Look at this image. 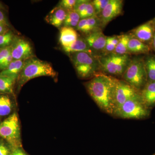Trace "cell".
Listing matches in <instances>:
<instances>
[{
  "mask_svg": "<svg viewBox=\"0 0 155 155\" xmlns=\"http://www.w3.org/2000/svg\"><path fill=\"white\" fill-rule=\"evenodd\" d=\"M81 19L78 13L74 9L67 11V16L64 23V26L75 28L77 27Z\"/></svg>",
  "mask_w": 155,
  "mask_h": 155,
  "instance_id": "cell-22",
  "label": "cell"
},
{
  "mask_svg": "<svg viewBox=\"0 0 155 155\" xmlns=\"http://www.w3.org/2000/svg\"><path fill=\"white\" fill-rule=\"evenodd\" d=\"M121 79L141 91L148 82L144 59L138 57L131 58Z\"/></svg>",
  "mask_w": 155,
  "mask_h": 155,
  "instance_id": "cell-6",
  "label": "cell"
},
{
  "mask_svg": "<svg viewBox=\"0 0 155 155\" xmlns=\"http://www.w3.org/2000/svg\"><path fill=\"white\" fill-rule=\"evenodd\" d=\"M78 38V35L75 28L64 26L60 31L59 41L63 48L69 46Z\"/></svg>",
  "mask_w": 155,
  "mask_h": 155,
  "instance_id": "cell-16",
  "label": "cell"
},
{
  "mask_svg": "<svg viewBox=\"0 0 155 155\" xmlns=\"http://www.w3.org/2000/svg\"><path fill=\"white\" fill-rule=\"evenodd\" d=\"M67 14V11L59 6L50 12L46 19L51 25L59 28L62 24H64Z\"/></svg>",
  "mask_w": 155,
  "mask_h": 155,
  "instance_id": "cell-15",
  "label": "cell"
},
{
  "mask_svg": "<svg viewBox=\"0 0 155 155\" xmlns=\"http://www.w3.org/2000/svg\"><path fill=\"white\" fill-rule=\"evenodd\" d=\"M151 111L144 104L140 95L125 102L114 111L113 116L123 119L143 120L149 118Z\"/></svg>",
  "mask_w": 155,
  "mask_h": 155,
  "instance_id": "cell-5",
  "label": "cell"
},
{
  "mask_svg": "<svg viewBox=\"0 0 155 155\" xmlns=\"http://www.w3.org/2000/svg\"><path fill=\"white\" fill-rule=\"evenodd\" d=\"M153 155H155V153H154Z\"/></svg>",
  "mask_w": 155,
  "mask_h": 155,
  "instance_id": "cell-38",
  "label": "cell"
},
{
  "mask_svg": "<svg viewBox=\"0 0 155 155\" xmlns=\"http://www.w3.org/2000/svg\"><path fill=\"white\" fill-rule=\"evenodd\" d=\"M155 31V19L150 20L134 29L130 35L151 47Z\"/></svg>",
  "mask_w": 155,
  "mask_h": 155,
  "instance_id": "cell-9",
  "label": "cell"
},
{
  "mask_svg": "<svg viewBox=\"0 0 155 155\" xmlns=\"http://www.w3.org/2000/svg\"><path fill=\"white\" fill-rule=\"evenodd\" d=\"M109 1L110 0H94L91 1L94 8L96 15L98 17L107 5Z\"/></svg>",
  "mask_w": 155,
  "mask_h": 155,
  "instance_id": "cell-26",
  "label": "cell"
},
{
  "mask_svg": "<svg viewBox=\"0 0 155 155\" xmlns=\"http://www.w3.org/2000/svg\"><path fill=\"white\" fill-rule=\"evenodd\" d=\"M98 58L102 72L121 79L131 59L130 54L119 55L114 53L103 54Z\"/></svg>",
  "mask_w": 155,
  "mask_h": 155,
  "instance_id": "cell-4",
  "label": "cell"
},
{
  "mask_svg": "<svg viewBox=\"0 0 155 155\" xmlns=\"http://www.w3.org/2000/svg\"><path fill=\"white\" fill-rule=\"evenodd\" d=\"M11 46V54L14 60L26 61L32 58L33 50L27 41L21 38H15Z\"/></svg>",
  "mask_w": 155,
  "mask_h": 155,
  "instance_id": "cell-10",
  "label": "cell"
},
{
  "mask_svg": "<svg viewBox=\"0 0 155 155\" xmlns=\"http://www.w3.org/2000/svg\"><path fill=\"white\" fill-rule=\"evenodd\" d=\"M151 47L155 51V31L153 38L152 42Z\"/></svg>",
  "mask_w": 155,
  "mask_h": 155,
  "instance_id": "cell-35",
  "label": "cell"
},
{
  "mask_svg": "<svg viewBox=\"0 0 155 155\" xmlns=\"http://www.w3.org/2000/svg\"><path fill=\"white\" fill-rule=\"evenodd\" d=\"M76 2V0H63L61 1L59 6L66 11H69L74 9Z\"/></svg>",
  "mask_w": 155,
  "mask_h": 155,
  "instance_id": "cell-28",
  "label": "cell"
},
{
  "mask_svg": "<svg viewBox=\"0 0 155 155\" xmlns=\"http://www.w3.org/2000/svg\"><path fill=\"white\" fill-rule=\"evenodd\" d=\"M12 110V102L10 98L7 96H0V116H8Z\"/></svg>",
  "mask_w": 155,
  "mask_h": 155,
  "instance_id": "cell-24",
  "label": "cell"
},
{
  "mask_svg": "<svg viewBox=\"0 0 155 155\" xmlns=\"http://www.w3.org/2000/svg\"><path fill=\"white\" fill-rule=\"evenodd\" d=\"M145 67L148 81H155V56L149 55L144 59Z\"/></svg>",
  "mask_w": 155,
  "mask_h": 155,
  "instance_id": "cell-21",
  "label": "cell"
},
{
  "mask_svg": "<svg viewBox=\"0 0 155 155\" xmlns=\"http://www.w3.org/2000/svg\"><path fill=\"white\" fill-rule=\"evenodd\" d=\"M13 61H14V59H13V57H12L11 53V54L6 58L5 61H4L3 64H2V65H1V67H0V69H3V70L5 69Z\"/></svg>",
  "mask_w": 155,
  "mask_h": 155,
  "instance_id": "cell-30",
  "label": "cell"
},
{
  "mask_svg": "<svg viewBox=\"0 0 155 155\" xmlns=\"http://www.w3.org/2000/svg\"><path fill=\"white\" fill-rule=\"evenodd\" d=\"M144 104L150 110L155 107V81H148L140 91Z\"/></svg>",
  "mask_w": 155,
  "mask_h": 155,
  "instance_id": "cell-14",
  "label": "cell"
},
{
  "mask_svg": "<svg viewBox=\"0 0 155 155\" xmlns=\"http://www.w3.org/2000/svg\"><path fill=\"white\" fill-rule=\"evenodd\" d=\"M25 61L14 60L5 69L0 72V75L8 76L16 81L18 79L24 66Z\"/></svg>",
  "mask_w": 155,
  "mask_h": 155,
  "instance_id": "cell-18",
  "label": "cell"
},
{
  "mask_svg": "<svg viewBox=\"0 0 155 155\" xmlns=\"http://www.w3.org/2000/svg\"><path fill=\"white\" fill-rule=\"evenodd\" d=\"M131 37L130 34L120 35L119 43L116 45L114 53L119 55L129 54L128 44Z\"/></svg>",
  "mask_w": 155,
  "mask_h": 155,
  "instance_id": "cell-20",
  "label": "cell"
},
{
  "mask_svg": "<svg viewBox=\"0 0 155 155\" xmlns=\"http://www.w3.org/2000/svg\"><path fill=\"white\" fill-rule=\"evenodd\" d=\"M11 53V46L0 48V67L4 61Z\"/></svg>",
  "mask_w": 155,
  "mask_h": 155,
  "instance_id": "cell-29",
  "label": "cell"
},
{
  "mask_svg": "<svg viewBox=\"0 0 155 155\" xmlns=\"http://www.w3.org/2000/svg\"><path fill=\"white\" fill-rule=\"evenodd\" d=\"M150 47L131 36L128 44V52L129 54H147L151 50Z\"/></svg>",
  "mask_w": 155,
  "mask_h": 155,
  "instance_id": "cell-19",
  "label": "cell"
},
{
  "mask_svg": "<svg viewBox=\"0 0 155 155\" xmlns=\"http://www.w3.org/2000/svg\"><path fill=\"white\" fill-rule=\"evenodd\" d=\"M13 150L5 140H0V155H11Z\"/></svg>",
  "mask_w": 155,
  "mask_h": 155,
  "instance_id": "cell-27",
  "label": "cell"
},
{
  "mask_svg": "<svg viewBox=\"0 0 155 155\" xmlns=\"http://www.w3.org/2000/svg\"><path fill=\"white\" fill-rule=\"evenodd\" d=\"M63 49L66 53L69 54L76 52H85L95 57H98L91 49L84 38H78L77 40L70 45L67 47L63 48Z\"/></svg>",
  "mask_w": 155,
  "mask_h": 155,
  "instance_id": "cell-17",
  "label": "cell"
},
{
  "mask_svg": "<svg viewBox=\"0 0 155 155\" xmlns=\"http://www.w3.org/2000/svg\"><path fill=\"white\" fill-rule=\"evenodd\" d=\"M1 123H2V122L0 121V125H1Z\"/></svg>",
  "mask_w": 155,
  "mask_h": 155,
  "instance_id": "cell-36",
  "label": "cell"
},
{
  "mask_svg": "<svg viewBox=\"0 0 155 155\" xmlns=\"http://www.w3.org/2000/svg\"><path fill=\"white\" fill-rule=\"evenodd\" d=\"M5 25L0 24V34H3L8 32V28Z\"/></svg>",
  "mask_w": 155,
  "mask_h": 155,
  "instance_id": "cell-34",
  "label": "cell"
},
{
  "mask_svg": "<svg viewBox=\"0 0 155 155\" xmlns=\"http://www.w3.org/2000/svg\"><path fill=\"white\" fill-rule=\"evenodd\" d=\"M1 3H0V7H1Z\"/></svg>",
  "mask_w": 155,
  "mask_h": 155,
  "instance_id": "cell-37",
  "label": "cell"
},
{
  "mask_svg": "<svg viewBox=\"0 0 155 155\" xmlns=\"http://www.w3.org/2000/svg\"><path fill=\"white\" fill-rule=\"evenodd\" d=\"M123 1L122 0H110L109 3L98 17L101 22L103 28L109 22L121 15L123 11Z\"/></svg>",
  "mask_w": 155,
  "mask_h": 155,
  "instance_id": "cell-11",
  "label": "cell"
},
{
  "mask_svg": "<svg viewBox=\"0 0 155 155\" xmlns=\"http://www.w3.org/2000/svg\"><path fill=\"white\" fill-rule=\"evenodd\" d=\"M0 24L8 26V22L7 21V18L4 13L1 11H0Z\"/></svg>",
  "mask_w": 155,
  "mask_h": 155,
  "instance_id": "cell-33",
  "label": "cell"
},
{
  "mask_svg": "<svg viewBox=\"0 0 155 155\" xmlns=\"http://www.w3.org/2000/svg\"><path fill=\"white\" fill-rule=\"evenodd\" d=\"M107 38V36L104 35L101 31L87 35L84 39L91 49L98 57L97 53H103L104 54Z\"/></svg>",
  "mask_w": 155,
  "mask_h": 155,
  "instance_id": "cell-13",
  "label": "cell"
},
{
  "mask_svg": "<svg viewBox=\"0 0 155 155\" xmlns=\"http://www.w3.org/2000/svg\"><path fill=\"white\" fill-rule=\"evenodd\" d=\"M0 137L14 149L22 147L19 119L17 113H14L1 123Z\"/></svg>",
  "mask_w": 155,
  "mask_h": 155,
  "instance_id": "cell-7",
  "label": "cell"
},
{
  "mask_svg": "<svg viewBox=\"0 0 155 155\" xmlns=\"http://www.w3.org/2000/svg\"><path fill=\"white\" fill-rule=\"evenodd\" d=\"M116 78L103 72L97 73L85 84L91 97L103 112L113 116Z\"/></svg>",
  "mask_w": 155,
  "mask_h": 155,
  "instance_id": "cell-1",
  "label": "cell"
},
{
  "mask_svg": "<svg viewBox=\"0 0 155 155\" xmlns=\"http://www.w3.org/2000/svg\"><path fill=\"white\" fill-rule=\"evenodd\" d=\"M78 77L82 79L92 78L101 72L98 57L85 52L69 54Z\"/></svg>",
  "mask_w": 155,
  "mask_h": 155,
  "instance_id": "cell-3",
  "label": "cell"
},
{
  "mask_svg": "<svg viewBox=\"0 0 155 155\" xmlns=\"http://www.w3.org/2000/svg\"><path fill=\"white\" fill-rule=\"evenodd\" d=\"M11 155H29L23 150L22 147L14 149L11 153Z\"/></svg>",
  "mask_w": 155,
  "mask_h": 155,
  "instance_id": "cell-31",
  "label": "cell"
},
{
  "mask_svg": "<svg viewBox=\"0 0 155 155\" xmlns=\"http://www.w3.org/2000/svg\"><path fill=\"white\" fill-rule=\"evenodd\" d=\"M57 73L51 64L38 58H31L25 61L18 78V89L20 90L28 81L41 76L54 78Z\"/></svg>",
  "mask_w": 155,
  "mask_h": 155,
  "instance_id": "cell-2",
  "label": "cell"
},
{
  "mask_svg": "<svg viewBox=\"0 0 155 155\" xmlns=\"http://www.w3.org/2000/svg\"><path fill=\"white\" fill-rule=\"evenodd\" d=\"M15 81L11 78L0 75V92L7 94L13 92Z\"/></svg>",
  "mask_w": 155,
  "mask_h": 155,
  "instance_id": "cell-23",
  "label": "cell"
},
{
  "mask_svg": "<svg viewBox=\"0 0 155 155\" xmlns=\"http://www.w3.org/2000/svg\"><path fill=\"white\" fill-rule=\"evenodd\" d=\"M120 35L113 36H107V41L110 42L111 43L115 45L116 46L118 43H119Z\"/></svg>",
  "mask_w": 155,
  "mask_h": 155,
  "instance_id": "cell-32",
  "label": "cell"
},
{
  "mask_svg": "<svg viewBox=\"0 0 155 155\" xmlns=\"http://www.w3.org/2000/svg\"><path fill=\"white\" fill-rule=\"evenodd\" d=\"M14 39V35L11 31L0 34V48L10 46L13 44Z\"/></svg>",
  "mask_w": 155,
  "mask_h": 155,
  "instance_id": "cell-25",
  "label": "cell"
},
{
  "mask_svg": "<svg viewBox=\"0 0 155 155\" xmlns=\"http://www.w3.org/2000/svg\"><path fill=\"white\" fill-rule=\"evenodd\" d=\"M140 95V91L123 79L116 78L114 91V111L128 100Z\"/></svg>",
  "mask_w": 155,
  "mask_h": 155,
  "instance_id": "cell-8",
  "label": "cell"
},
{
  "mask_svg": "<svg viewBox=\"0 0 155 155\" xmlns=\"http://www.w3.org/2000/svg\"><path fill=\"white\" fill-rule=\"evenodd\" d=\"M76 29L87 35L97 31H101L103 28L101 22L97 16L81 19Z\"/></svg>",
  "mask_w": 155,
  "mask_h": 155,
  "instance_id": "cell-12",
  "label": "cell"
}]
</instances>
